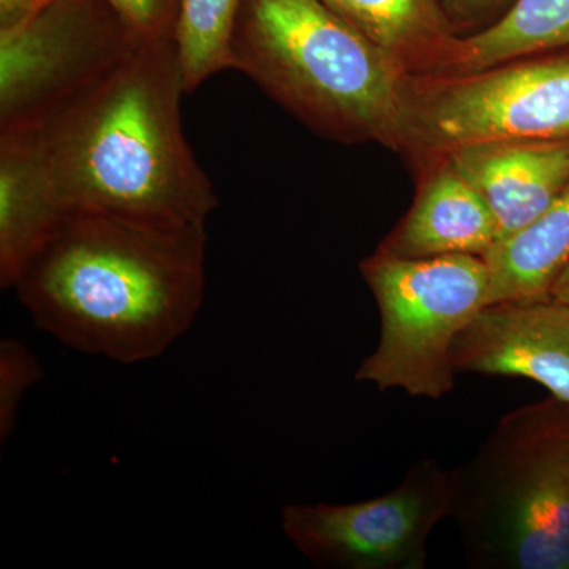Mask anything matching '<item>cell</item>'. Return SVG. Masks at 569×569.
Segmentation results:
<instances>
[{"mask_svg": "<svg viewBox=\"0 0 569 569\" xmlns=\"http://www.w3.org/2000/svg\"><path fill=\"white\" fill-rule=\"evenodd\" d=\"M43 377L39 359L17 339L0 343V440L6 441L18 421L21 400Z\"/></svg>", "mask_w": 569, "mask_h": 569, "instance_id": "17", "label": "cell"}, {"mask_svg": "<svg viewBox=\"0 0 569 569\" xmlns=\"http://www.w3.org/2000/svg\"><path fill=\"white\" fill-rule=\"evenodd\" d=\"M569 0H516L488 28L455 37L429 74H466L542 52L568 50Z\"/></svg>", "mask_w": 569, "mask_h": 569, "instance_id": "14", "label": "cell"}, {"mask_svg": "<svg viewBox=\"0 0 569 569\" xmlns=\"http://www.w3.org/2000/svg\"><path fill=\"white\" fill-rule=\"evenodd\" d=\"M141 43L107 0H51L0 29V132L39 129Z\"/></svg>", "mask_w": 569, "mask_h": 569, "instance_id": "7", "label": "cell"}, {"mask_svg": "<svg viewBox=\"0 0 569 569\" xmlns=\"http://www.w3.org/2000/svg\"><path fill=\"white\" fill-rule=\"evenodd\" d=\"M32 132H0V284L13 290L67 217Z\"/></svg>", "mask_w": 569, "mask_h": 569, "instance_id": "11", "label": "cell"}, {"mask_svg": "<svg viewBox=\"0 0 569 569\" xmlns=\"http://www.w3.org/2000/svg\"><path fill=\"white\" fill-rule=\"evenodd\" d=\"M142 40L174 37L179 0H107Z\"/></svg>", "mask_w": 569, "mask_h": 569, "instance_id": "18", "label": "cell"}, {"mask_svg": "<svg viewBox=\"0 0 569 569\" xmlns=\"http://www.w3.org/2000/svg\"><path fill=\"white\" fill-rule=\"evenodd\" d=\"M51 0H0V29L10 28Z\"/></svg>", "mask_w": 569, "mask_h": 569, "instance_id": "20", "label": "cell"}, {"mask_svg": "<svg viewBox=\"0 0 569 569\" xmlns=\"http://www.w3.org/2000/svg\"><path fill=\"white\" fill-rule=\"evenodd\" d=\"M448 20L471 21L492 9L498 0H440Z\"/></svg>", "mask_w": 569, "mask_h": 569, "instance_id": "19", "label": "cell"}, {"mask_svg": "<svg viewBox=\"0 0 569 569\" xmlns=\"http://www.w3.org/2000/svg\"><path fill=\"white\" fill-rule=\"evenodd\" d=\"M443 157L488 201L498 242L538 219L569 186V140L477 142Z\"/></svg>", "mask_w": 569, "mask_h": 569, "instance_id": "10", "label": "cell"}, {"mask_svg": "<svg viewBox=\"0 0 569 569\" xmlns=\"http://www.w3.org/2000/svg\"><path fill=\"white\" fill-rule=\"evenodd\" d=\"M497 242V219L488 201L445 160L377 253L406 260L456 253L485 257Z\"/></svg>", "mask_w": 569, "mask_h": 569, "instance_id": "12", "label": "cell"}, {"mask_svg": "<svg viewBox=\"0 0 569 569\" xmlns=\"http://www.w3.org/2000/svg\"><path fill=\"white\" fill-rule=\"evenodd\" d=\"M458 373L529 378L569 403V305L556 299L482 307L452 346Z\"/></svg>", "mask_w": 569, "mask_h": 569, "instance_id": "9", "label": "cell"}, {"mask_svg": "<svg viewBox=\"0 0 569 569\" xmlns=\"http://www.w3.org/2000/svg\"><path fill=\"white\" fill-rule=\"evenodd\" d=\"M381 317L377 350L355 378L380 391L402 389L411 397L441 399L456 385L452 346L462 329L488 306L485 257L456 253L406 258L376 253L361 264Z\"/></svg>", "mask_w": 569, "mask_h": 569, "instance_id": "5", "label": "cell"}, {"mask_svg": "<svg viewBox=\"0 0 569 569\" xmlns=\"http://www.w3.org/2000/svg\"><path fill=\"white\" fill-rule=\"evenodd\" d=\"M411 74H429L455 39L440 0H321Z\"/></svg>", "mask_w": 569, "mask_h": 569, "instance_id": "15", "label": "cell"}, {"mask_svg": "<svg viewBox=\"0 0 569 569\" xmlns=\"http://www.w3.org/2000/svg\"><path fill=\"white\" fill-rule=\"evenodd\" d=\"M451 512L449 471L421 459L385 496L347 505H288L282 529L320 568L425 569L427 539Z\"/></svg>", "mask_w": 569, "mask_h": 569, "instance_id": "8", "label": "cell"}, {"mask_svg": "<svg viewBox=\"0 0 569 569\" xmlns=\"http://www.w3.org/2000/svg\"><path fill=\"white\" fill-rule=\"evenodd\" d=\"M206 224H153L73 211L13 290L63 346L137 365L192 328L204 299Z\"/></svg>", "mask_w": 569, "mask_h": 569, "instance_id": "1", "label": "cell"}, {"mask_svg": "<svg viewBox=\"0 0 569 569\" xmlns=\"http://www.w3.org/2000/svg\"><path fill=\"white\" fill-rule=\"evenodd\" d=\"M550 298L556 299V301L565 302V305H569V264L568 268L561 272L556 284H553Z\"/></svg>", "mask_w": 569, "mask_h": 569, "instance_id": "21", "label": "cell"}, {"mask_svg": "<svg viewBox=\"0 0 569 569\" xmlns=\"http://www.w3.org/2000/svg\"><path fill=\"white\" fill-rule=\"evenodd\" d=\"M449 482L470 567L569 569V403L505 415Z\"/></svg>", "mask_w": 569, "mask_h": 569, "instance_id": "4", "label": "cell"}, {"mask_svg": "<svg viewBox=\"0 0 569 569\" xmlns=\"http://www.w3.org/2000/svg\"><path fill=\"white\" fill-rule=\"evenodd\" d=\"M503 140H569V48L473 73L411 78L402 148L447 156Z\"/></svg>", "mask_w": 569, "mask_h": 569, "instance_id": "6", "label": "cell"}, {"mask_svg": "<svg viewBox=\"0 0 569 569\" xmlns=\"http://www.w3.org/2000/svg\"><path fill=\"white\" fill-rule=\"evenodd\" d=\"M489 305L550 299L569 264V186L538 219L485 254Z\"/></svg>", "mask_w": 569, "mask_h": 569, "instance_id": "13", "label": "cell"}, {"mask_svg": "<svg viewBox=\"0 0 569 569\" xmlns=\"http://www.w3.org/2000/svg\"><path fill=\"white\" fill-rule=\"evenodd\" d=\"M244 0H179L174 41L186 93L213 74L233 69L236 22Z\"/></svg>", "mask_w": 569, "mask_h": 569, "instance_id": "16", "label": "cell"}, {"mask_svg": "<svg viewBox=\"0 0 569 569\" xmlns=\"http://www.w3.org/2000/svg\"><path fill=\"white\" fill-rule=\"evenodd\" d=\"M174 37L142 40L119 69L33 133L67 212L206 224L216 192L183 137Z\"/></svg>", "mask_w": 569, "mask_h": 569, "instance_id": "2", "label": "cell"}, {"mask_svg": "<svg viewBox=\"0 0 569 569\" xmlns=\"http://www.w3.org/2000/svg\"><path fill=\"white\" fill-rule=\"evenodd\" d=\"M233 69L335 140L402 148L411 74L321 0H244Z\"/></svg>", "mask_w": 569, "mask_h": 569, "instance_id": "3", "label": "cell"}]
</instances>
